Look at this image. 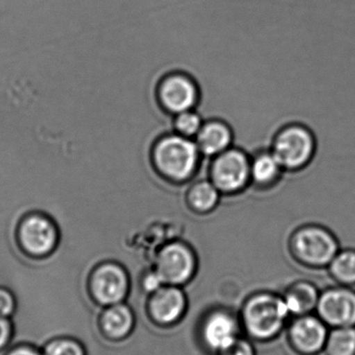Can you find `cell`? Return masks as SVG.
I'll return each instance as SVG.
<instances>
[{"instance_id": "cell-8", "label": "cell", "mask_w": 355, "mask_h": 355, "mask_svg": "<svg viewBox=\"0 0 355 355\" xmlns=\"http://www.w3.org/2000/svg\"><path fill=\"white\" fill-rule=\"evenodd\" d=\"M88 289L100 308L126 302L131 289V275L120 263L104 261L92 270Z\"/></svg>"}, {"instance_id": "cell-16", "label": "cell", "mask_w": 355, "mask_h": 355, "mask_svg": "<svg viewBox=\"0 0 355 355\" xmlns=\"http://www.w3.org/2000/svg\"><path fill=\"white\" fill-rule=\"evenodd\" d=\"M285 170L270 148H263L250 154V189H272L285 176Z\"/></svg>"}, {"instance_id": "cell-27", "label": "cell", "mask_w": 355, "mask_h": 355, "mask_svg": "<svg viewBox=\"0 0 355 355\" xmlns=\"http://www.w3.org/2000/svg\"><path fill=\"white\" fill-rule=\"evenodd\" d=\"M4 355H43L42 350L29 344H18L13 346Z\"/></svg>"}, {"instance_id": "cell-6", "label": "cell", "mask_w": 355, "mask_h": 355, "mask_svg": "<svg viewBox=\"0 0 355 355\" xmlns=\"http://www.w3.org/2000/svg\"><path fill=\"white\" fill-rule=\"evenodd\" d=\"M243 335L239 313L225 306H215L202 313L195 337L202 352L217 355Z\"/></svg>"}, {"instance_id": "cell-4", "label": "cell", "mask_w": 355, "mask_h": 355, "mask_svg": "<svg viewBox=\"0 0 355 355\" xmlns=\"http://www.w3.org/2000/svg\"><path fill=\"white\" fill-rule=\"evenodd\" d=\"M317 147L316 137L308 126L289 123L275 132L269 148L286 173H296L312 164Z\"/></svg>"}, {"instance_id": "cell-7", "label": "cell", "mask_w": 355, "mask_h": 355, "mask_svg": "<svg viewBox=\"0 0 355 355\" xmlns=\"http://www.w3.org/2000/svg\"><path fill=\"white\" fill-rule=\"evenodd\" d=\"M206 175L223 196L243 193L250 186V154L233 146L208 160Z\"/></svg>"}, {"instance_id": "cell-12", "label": "cell", "mask_w": 355, "mask_h": 355, "mask_svg": "<svg viewBox=\"0 0 355 355\" xmlns=\"http://www.w3.org/2000/svg\"><path fill=\"white\" fill-rule=\"evenodd\" d=\"M288 346L296 355H320L324 352L329 327L316 313L293 317L286 329Z\"/></svg>"}, {"instance_id": "cell-5", "label": "cell", "mask_w": 355, "mask_h": 355, "mask_svg": "<svg viewBox=\"0 0 355 355\" xmlns=\"http://www.w3.org/2000/svg\"><path fill=\"white\" fill-rule=\"evenodd\" d=\"M152 266L165 285L185 288L197 277L200 260L192 244L173 238L156 250Z\"/></svg>"}, {"instance_id": "cell-26", "label": "cell", "mask_w": 355, "mask_h": 355, "mask_svg": "<svg viewBox=\"0 0 355 355\" xmlns=\"http://www.w3.org/2000/svg\"><path fill=\"white\" fill-rule=\"evenodd\" d=\"M14 338V324L12 319L0 317V352L18 345L13 342Z\"/></svg>"}, {"instance_id": "cell-20", "label": "cell", "mask_w": 355, "mask_h": 355, "mask_svg": "<svg viewBox=\"0 0 355 355\" xmlns=\"http://www.w3.org/2000/svg\"><path fill=\"white\" fill-rule=\"evenodd\" d=\"M325 355H355V327L329 329Z\"/></svg>"}, {"instance_id": "cell-22", "label": "cell", "mask_w": 355, "mask_h": 355, "mask_svg": "<svg viewBox=\"0 0 355 355\" xmlns=\"http://www.w3.org/2000/svg\"><path fill=\"white\" fill-rule=\"evenodd\" d=\"M43 355H87L81 342L72 338L60 337L46 343L42 349Z\"/></svg>"}, {"instance_id": "cell-10", "label": "cell", "mask_w": 355, "mask_h": 355, "mask_svg": "<svg viewBox=\"0 0 355 355\" xmlns=\"http://www.w3.org/2000/svg\"><path fill=\"white\" fill-rule=\"evenodd\" d=\"M189 298L183 287L164 285L146 296L144 314L156 329H171L187 316Z\"/></svg>"}, {"instance_id": "cell-18", "label": "cell", "mask_w": 355, "mask_h": 355, "mask_svg": "<svg viewBox=\"0 0 355 355\" xmlns=\"http://www.w3.org/2000/svg\"><path fill=\"white\" fill-rule=\"evenodd\" d=\"M320 294L316 284L308 279H298L290 284L281 295L293 318L316 312Z\"/></svg>"}, {"instance_id": "cell-15", "label": "cell", "mask_w": 355, "mask_h": 355, "mask_svg": "<svg viewBox=\"0 0 355 355\" xmlns=\"http://www.w3.org/2000/svg\"><path fill=\"white\" fill-rule=\"evenodd\" d=\"M194 141L202 158L210 160L235 146V133L225 121L206 119Z\"/></svg>"}, {"instance_id": "cell-3", "label": "cell", "mask_w": 355, "mask_h": 355, "mask_svg": "<svg viewBox=\"0 0 355 355\" xmlns=\"http://www.w3.org/2000/svg\"><path fill=\"white\" fill-rule=\"evenodd\" d=\"M341 248L336 234L319 223L299 225L288 239L292 260L310 270H327Z\"/></svg>"}, {"instance_id": "cell-2", "label": "cell", "mask_w": 355, "mask_h": 355, "mask_svg": "<svg viewBox=\"0 0 355 355\" xmlns=\"http://www.w3.org/2000/svg\"><path fill=\"white\" fill-rule=\"evenodd\" d=\"M150 157L158 176L171 185L181 187L195 179L204 162L195 141L173 131L156 139Z\"/></svg>"}, {"instance_id": "cell-19", "label": "cell", "mask_w": 355, "mask_h": 355, "mask_svg": "<svg viewBox=\"0 0 355 355\" xmlns=\"http://www.w3.org/2000/svg\"><path fill=\"white\" fill-rule=\"evenodd\" d=\"M327 271L337 285L355 288V248H341Z\"/></svg>"}, {"instance_id": "cell-13", "label": "cell", "mask_w": 355, "mask_h": 355, "mask_svg": "<svg viewBox=\"0 0 355 355\" xmlns=\"http://www.w3.org/2000/svg\"><path fill=\"white\" fill-rule=\"evenodd\" d=\"M315 313L329 329L355 327V288L336 284L322 290Z\"/></svg>"}, {"instance_id": "cell-21", "label": "cell", "mask_w": 355, "mask_h": 355, "mask_svg": "<svg viewBox=\"0 0 355 355\" xmlns=\"http://www.w3.org/2000/svg\"><path fill=\"white\" fill-rule=\"evenodd\" d=\"M204 123L202 114L196 110H185L171 119V130L181 137L195 139Z\"/></svg>"}, {"instance_id": "cell-11", "label": "cell", "mask_w": 355, "mask_h": 355, "mask_svg": "<svg viewBox=\"0 0 355 355\" xmlns=\"http://www.w3.org/2000/svg\"><path fill=\"white\" fill-rule=\"evenodd\" d=\"M156 95L163 112L170 116L196 110L200 102L199 85L193 77L181 71L163 75L156 85Z\"/></svg>"}, {"instance_id": "cell-1", "label": "cell", "mask_w": 355, "mask_h": 355, "mask_svg": "<svg viewBox=\"0 0 355 355\" xmlns=\"http://www.w3.org/2000/svg\"><path fill=\"white\" fill-rule=\"evenodd\" d=\"M238 313L243 335L260 344L279 339L292 318L281 293L269 290L249 294Z\"/></svg>"}, {"instance_id": "cell-9", "label": "cell", "mask_w": 355, "mask_h": 355, "mask_svg": "<svg viewBox=\"0 0 355 355\" xmlns=\"http://www.w3.org/2000/svg\"><path fill=\"white\" fill-rule=\"evenodd\" d=\"M17 240L27 256L42 259L54 252L60 233L51 217L42 212H31L21 218L17 227Z\"/></svg>"}, {"instance_id": "cell-17", "label": "cell", "mask_w": 355, "mask_h": 355, "mask_svg": "<svg viewBox=\"0 0 355 355\" xmlns=\"http://www.w3.org/2000/svg\"><path fill=\"white\" fill-rule=\"evenodd\" d=\"M222 193L208 177L187 184L183 202L188 210L196 216H204L214 212L221 200Z\"/></svg>"}, {"instance_id": "cell-25", "label": "cell", "mask_w": 355, "mask_h": 355, "mask_svg": "<svg viewBox=\"0 0 355 355\" xmlns=\"http://www.w3.org/2000/svg\"><path fill=\"white\" fill-rule=\"evenodd\" d=\"M16 311V296L8 288L0 287V317L13 318Z\"/></svg>"}, {"instance_id": "cell-23", "label": "cell", "mask_w": 355, "mask_h": 355, "mask_svg": "<svg viewBox=\"0 0 355 355\" xmlns=\"http://www.w3.org/2000/svg\"><path fill=\"white\" fill-rule=\"evenodd\" d=\"M137 283L140 291L145 296L154 293L165 285L152 265L143 269V271L138 277Z\"/></svg>"}, {"instance_id": "cell-14", "label": "cell", "mask_w": 355, "mask_h": 355, "mask_svg": "<svg viewBox=\"0 0 355 355\" xmlns=\"http://www.w3.org/2000/svg\"><path fill=\"white\" fill-rule=\"evenodd\" d=\"M138 316V311L127 302L106 306L100 311V331L110 341H124L135 331Z\"/></svg>"}, {"instance_id": "cell-24", "label": "cell", "mask_w": 355, "mask_h": 355, "mask_svg": "<svg viewBox=\"0 0 355 355\" xmlns=\"http://www.w3.org/2000/svg\"><path fill=\"white\" fill-rule=\"evenodd\" d=\"M217 355H258L254 342L242 335Z\"/></svg>"}]
</instances>
